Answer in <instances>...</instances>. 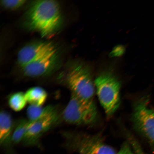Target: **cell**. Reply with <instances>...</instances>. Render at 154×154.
Here are the masks:
<instances>
[{"label": "cell", "instance_id": "1", "mask_svg": "<svg viewBox=\"0 0 154 154\" xmlns=\"http://www.w3.org/2000/svg\"><path fill=\"white\" fill-rule=\"evenodd\" d=\"M28 16L29 26L43 36L53 34L62 21L59 5L54 1H38L32 4Z\"/></svg>", "mask_w": 154, "mask_h": 154}, {"label": "cell", "instance_id": "2", "mask_svg": "<svg viewBox=\"0 0 154 154\" xmlns=\"http://www.w3.org/2000/svg\"><path fill=\"white\" fill-rule=\"evenodd\" d=\"M94 84L100 103L107 116L110 117L120 105V81L113 72L107 71L101 73Z\"/></svg>", "mask_w": 154, "mask_h": 154}, {"label": "cell", "instance_id": "3", "mask_svg": "<svg viewBox=\"0 0 154 154\" xmlns=\"http://www.w3.org/2000/svg\"><path fill=\"white\" fill-rule=\"evenodd\" d=\"M150 97L144 95L134 102L131 121L134 130L147 140L154 152V110Z\"/></svg>", "mask_w": 154, "mask_h": 154}, {"label": "cell", "instance_id": "4", "mask_svg": "<svg viewBox=\"0 0 154 154\" xmlns=\"http://www.w3.org/2000/svg\"><path fill=\"white\" fill-rule=\"evenodd\" d=\"M66 82L72 94L84 99H93L95 87L89 65L83 63H74L67 74Z\"/></svg>", "mask_w": 154, "mask_h": 154}, {"label": "cell", "instance_id": "5", "mask_svg": "<svg viewBox=\"0 0 154 154\" xmlns=\"http://www.w3.org/2000/svg\"><path fill=\"white\" fill-rule=\"evenodd\" d=\"M97 107L93 100L82 99L72 94L63 113V120L69 124L90 125L98 118Z\"/></svg>", "mask_w": 154, "mask_h": 154}, {"label": "cell", "instance_id": "6", "mask_svg": "<svg viewBox=\"0 0 154 154\" xmlns=\"http://www.w3.org/2000/svg\"><path fill=\"white\" fill-rule=\"evenodd\" d=\"M66 137L68 145L79 154H116L114 149L105 143L100 134L69 133Z\"/></svg>", "mask_w": 154, "mask_h": 154}, {"label": "cell", "instance_id": "7", "mask_svg": "<svg viewBox=\"0 0 154 154\" xmlns=\"http://www.w3.org/2000/svg\"><path fill=\"white\" fill-rule=\"evenodd\" d=\"M57 110L31 123L23 141L28 145H34L43 134L49 131L59 120Z\"/></svg>", "mask_w": 154, "mask_h": 154}, {"label": "cell", "instance_id": "8", "mask_svg": "<svg viewBox=\"0 0 154 154\" xmlns=\"http://www.w3.org/2000/svg\"><path fill=\"white\" fill-rule=\"evenodd\" d=\"M57 52L52 43L38 42L25 46L19 52L18 61L21 67L28 63Z\"/></svg>", "mask_w": 154, "mask_h": 154}, {"label": "cell", "instance_id": "9", "mask_svg": "<svg viewBox=\"0 0 154 154\" xmlns=\"http://www.w3.org/2000/svg\"><path fill=\"white\" fill-rule=\"evenodd\" d=\"M57 52L32 61L21 67L24 76L36 78L44 75L51 72L56 62Z\"/></svg>", "mask_w": 154, "mask_h": 154}, {"label": "cell", "instance_id": "10", "mask_svg": "<svg viewBox=\"0 0 154 154\" xmlns=\"http://www.w3.org/2000/svg\"><path fill=\"white\" fill-rule=\"evenodd\" d=\"M13 121L11 115L5 111L0 114V141L5 145L10 143L12 134Z\"/></svg>", "mask_w": 154, "mask_h": 154}, {"label": "cell", "instance_id": "11", "mask_svg": "<svg viewBox=\"0 0 154 154\" xmlns=\"http://www.w3.org/2000/svg\"><path fill=\"white\" fill-rule=\"evenodd\" d=\"M27 102L30 105L42 106L45 103L48 94L43 88L39 87H34L29 88L25 93Z\"/></svg>", "mask_w": 154, "mask_h": 154}, {"label": "cell", "instance_id": "12", "mask_svg": "<svg viewBox=\"0 0 154 154\" xmlns=\"http://www.w3.org/2000/svg\"><path fill=\"white\" fill-rule=\"evenodd\" d=\"M56 110V109L53 106L42 107L41 106L30 105L27 109V115L28 120L32 122L45 117Z\"/></svg>", "mask_w": 154, "mask_h": 154}, {"label": "cell", "instance_id": "13", "mask_svg": "<svg viewBox=\"0 0 154 154\" xmlns=\"http://www.w3.org/2000/svg\"><path fill=\"white\" fill-rule=\"evenodd\" d=\"M31 122L28 120H22L19 121L12 134L11 142L14 144H17L22 140L23 141L25 134Z\"/></svg>", "mask_w": 154, "mask_h": 154}, {"label": "cell", "instance_id": "14", "mask_svg": "<svg viewBox=\"0 0 154 154\" xmlns=\"http://www.w3.org/2000/svg\"><path fill=\"white\" fill-rule=\"evenodd\" d=\"M26 103L25 94L22 92H15L11 95L9 98V106L15 111L22 110L24 108Z\"/></svg>", "mask_w": 154, "mask_h": 154}, {"label": "cell", "instance_id": "15", "mask_svg": "<svg viewBox=\"0 0 154 154\" xmlns=\"http://www.w3.org/2000/svg\"><path fill=\"white\" fill-rule=\"evenodd\" d=\"M128 141L129 142L135 154H146L143 151L139 142L137 141L134 137L130 134L127 136Z\"/></svg>", "mask_w": 154, "mask_h": 154}, {"label": "cell", "instance_id": "16", "mask_svg": "<svg viewBox=\"0 0 154 154\" xmlns=\"http://www.w3.org/2000/svg\"><path fill=\"white\" fill-rule=\"evenodd\" d=\"M26 2V1H23V0H16V1L3 0L1 1V3L2 5L6 8L15 9L22 6Z\"/></svg>", "mask_w": 154, "mask_h": 154}, {"label": "cell", "instance_id": "17", "mask_svg": "<svg viewBox=\"0 0 154 154\" xmlns=\"http://www.w3.org/2000/svg\"><path fill=\"white\" fill-rule=\"evenodd\" d=\"M117 154H135L129 142L126 141L123 143L120 151Z\"/></svg>", "mask_w": 154, "mask_h": 154}, {"label": "cell", "instance_id": "18", "mask_svg": "<svg viewBox=\"0 0 154 154\" xmlns=\"http://www.w3.org/2000/svg\"><path fill=\"white\" fill-rule=\"evenodd\" d=\"M125 51V48L122 46H117L111 51V57H119L123 54Z\"/></svg>", "mask_w": 154, "mask_h": 154}]
</instances>
